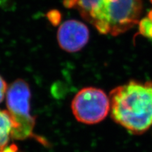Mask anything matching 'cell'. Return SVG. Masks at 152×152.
Listing matches in <instances>:
<instances>
[{
    "instance_id": "6da1fadb",
    "label": "cell",
    "mask_w": 152,
    "mask_h": 152,
    "mask_svg": "<svg viewBox=\"0 0 152 152\" xmlns=\"http://www.w3.org/2000/svg\"><path fill=\"white\" fill-rule=\"evenodd\" d=\"M102 34L124 33L138 22L142 0H64Z\"/></svg>"
},
{
    "instance_id": "7a4b0ae2",
    "label": "cell",
    "mask_w": 152,
    "mask_h": 152,
    "mask_svg": "<svg viewBox=\"0 0 152 152\" xmlns=\"http://www.w3.org/2000/svg\"><path fill=\"white\" fill-rule=\"evenodd\" d=\"M111 117L133 134L152 125V82L130 81L113 89L109 95Z\"/></svg>"
},
{
    "instance_id": "3957f363",
    "label": "cell",
    "mask_w": 152,
    "mask_h": 152,
    "mask_svg": "<svg viewBox=\"0 0 152 152\" xmlns=\"http://www.w3.org/2000/svg\"><path fill=\"white\" fill-rule=\"evenodd\" d=\"M31 92L29 85L22 79L13 82L6 94L7 111L14 123L11 137L23 140L33 134L35 118L30 114Z\"/></svg>"
},
{
    "instance_id": "277c9868",
    "label": "cell",
    "mask_w": 152,
    "mask_h": 152,
    "mask_svg": "<svg viewBox=\"0 0 152 152\" xmlns=\"http://www.w3.org/2000/svg\"><path fill=\"white\" fill-rule=\"evenodd\" d=\"M71 109L78 122L96 124L103 121L109 113V96L96 87H85L75 95L71 102Z\"/></svg>"
},
{
    "instance_id": "5b68a950",
    "label": "cell",
    "mask_w": 152,
    "mask_h": 152,
    "mask_svg": "<svg viewBox=\"0 0 152 152\" xmlns=\"http://www.w3.org/2000/svg\"><path fill=\"white\" fill-rule=\"evenodd\" d=\"M57 42L64 51L77 52L84 47L90 39L86 25L77 20L64 21L57 30Z\"/></svg>"
},
{
    "instance_id": "8992f818",
    "label": "cell",
    "mask_w": 152,
    "mask_h": 152,
    "mask_svg": "<svg viewBox=\"0 0 152 152\" xmlns=\"http://www.w3.org/2000/svg\"><path fill=\"white\" fill-rule=\"evenodd\" d=\"M14 123L8 111L0 109V149L8 145Z\"/></svg>"
},
{
    "instance_id": "52a82bcc",
    "label": "cell",
    "mask_w": 152,
    "mask_h": 152,
    "mask_svg": "<svg viewBox=\"0 0 152 152\" xmlns=\"http://www.w3.org/2000/svg\"><path fill=\"white\" fill-rule=\"evenodd\" d=\"M140 31L142 35L152 39V20L148 17L142 19L140 22Z\"/></svg>"
},
{
    "instance_id": "ba28073f",
    "label": "cell",
    "mask_w": 152,
    "mask_h": 152,
    "mask_svg": "<svg viewBox=\"0 0 152 152\" xmlns=\"http://www.w3.org/2000/svg\"><path fill=\"white\" fill-rule=\"evenodd\" d=\"M7 89H8V86H7V83L4 79L0 75V104L4 99L6 94H7Z\"/></svg>"
},
{
    "instance_id": "9c48e42d",
    "label": "cell",
    "mask_w": 152,
    "mask_h": 152,
    "mask_svg": "<svg viewBox=\"0 0 152 152\" xmlns=\"http://www.w3.org/2000/svg\"><path fill=\"white\" fill-rule=\"evenodd\" d=\"M148 18H149L151 20H152V11H150V12H149V16H148Z\"/></svg>"
}]
</instances>
